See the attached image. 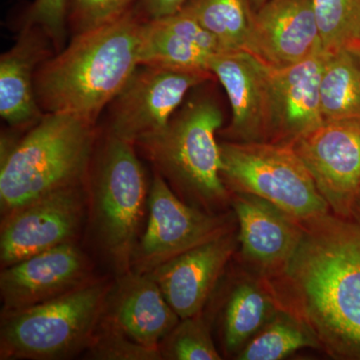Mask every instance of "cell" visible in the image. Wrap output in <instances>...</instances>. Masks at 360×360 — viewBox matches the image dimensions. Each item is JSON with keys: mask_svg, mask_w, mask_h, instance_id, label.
Instances as JSON below:
<instances>
[{"mask_svg": "<svg viewBox=\"0 0 360 360\" xmlns=\"http://www.w3.org/2000/svg\"><path fill=\"white\" fill-rule=\"evenodd\" d=\"M243 51L276 70L321 51L312 0H267L253 14Z\"/></svg>", "mask_w": 360, "mask_h": 360, "instance_id": "cell-13", "label": "cell"}, {"mask_svg": "<svg viewBox=\"0 0 360 360\" xmlns=\"http://www.w3.org/2000/svg\"><path fill=\"white\" fill-rule=\"evenodd\" d=\"M103 319L144 347L158 348L180 319L149 274L118 276L106 295Z\"/></svg>", "mask_w": 360, "mask_h": 360, "instance_id": "cell-17", "label": "cell"}, {"mask_svg": "<svg viewBox=\"0 0 360 360\" xmlns=\"http://www.w3.org/2000/svg\"><path fill=\"white\" fill-rule=\"evenodd\" d=\"M89 359L101 360H160V348L144 347L101 317L89 348Z\"/></svg>", "mask_w": 360, "mask_h": 360, "instance_id": "cell-27", "label": "cell"}, {"mask_svg": "<svg viewBox=\"0 0 360 360\" xmlns=\"http://www.w3.org/2000/svg\"><path fill=\"white\" fill-rule=\"evenodd\" d=\"M148 219L132 258L131 269L148 274L168 260L233 231L229 214L189 205L160 174L148 193Z\"/></svg>", "mask_w": 360, "mask_h": 360, "instance_id": "cell-8", "label": "cell"}, {"mask_svg": "<svg viewBox=\"0 0 360 360\" xmlns=\"http://www.w3.org/2000/svg\"><path fill=\"white\" fill-rule=\"evenodd\" d=\"M219 144L220 174L229 191L269 201L302 224L331 212L292 146L271 142Z\"/></svg>", "mask_w": 360, "mask_h": 360, "instance_id": "cell-7", "label": "cell"}, {"mask_svg": "<svg viewBox=\"0 0 360 360\" xmlns=\"http://www.w3.org/2000/svg\"><path fill=\"white\" fill-rule=\"evenodd\" d=\"M279 309L281 307L264 278L241 279L224 307L222 330L226 352L238 354Z\"/></svg>", "mask_w": 360, "mask_h": 360, "instance_id": "cell-21", "label": "cell"}, {"mask_svg": "<svg viewBox=\"0 0 360 360\" xmlns=\"http://www.w3.org/2000/svg\"><path fill=\"white\" fill-rule=\"evenodd\" d=\"M111 284L89 283L26 309L2 311L0 359H68L87 349Z\"/></svg>", "mask_w": 360, "mask_h": 360, "instance_id": "cell-6", "label": "cell"}, {"mask_svg": "<svg viewBox=\"0 0 360 360\" xmlns=\"http://www.w3.org/2000/svg\"><path fill=\"white\" fill-rule=\"evenodd\" d=\"M291 146L331 212L349 219L360 193V120L324 122Z\"/></svg>", "mask_w": 360, "mask_h": 360, "instance_id": "cell-11", "label": "cell"}, {"mask_svg": "<svg viewBox=\"0 0 360 360\" xmlns=\"http://www.w3.org/2000/svg\"><path fill=\"white\" fill-rule=\"evenodd\" d=\"M212 75L210 71L139 65L110 104L108 134L135 146L165 129L189 90Z\"/></svg>", "mask_w": 360, "mask_h": 360, "instance_id": "cell-9", "label": "cell"}, {"mask_svg": "<svg viewBox=\"0 0 360 360\" xmlns=\"http://www.w3.org/2000/svg\"><path fill=\"white\" fill-rule=\"evenodd\" d=\"M322 51L360 46V0H312Z\"/></svg>", "mask_w": 360, "mask_h": 360, "instance_id": "cell-25", "label": "cell"}, {"mask_svg": "<svg viewBox=\"0 0 360 360\" xmlns=\"http://www.w3.org/2000/svg\"><path fill=\"white\" fill-rule=\"evenodd\" d=\"M144 20L134 8L115 22L73 35L66 49L37 71L35 94L41 110L96 123L141 65Z\"/></svg>", "mask_w": 360, "mask_h": 360, "instance_id": "cell-2", "label": "cell"}, {"mask_svg": "<svg viewBox=\"0 0 360 360\" xmlns=\"http://www.w3.org/2000/svg\"><path fill=\"white\" fill-rule=\"evenodd\" d=\"M160 352L162 359L219 360V350L210 335L207 324L200 314L180 319L163 340Z\"/></svg>", "mask_w": 360, "mask_h": 360, "instance_id": "cell-26", "label": "cell"}, {"mask_svg": "<svg viewBox=\"0 0 360 360\" xmlns=\"http://www.w3.org/2000/svg\"><path fill=\"white\" fill-rule=\"evenodd\" d=\"M51 40L37 26H25L15 44L0 58V115L13 129L32 127L41 120L35 75L51 58Z\"/></svg>", "mask_w": 360, "mask_h": 360, "instance_id": "cell-19", "label": "cell"}, {"mask_svg": "<svg viewBox=\"0 0 360 360\" xmlns=\"http://www.w3.org/2000/svg\"><path fill=\"white\" fill-rule=\"evenodd\" d=\"M238 243L231 231L148 272L180 319L200 314Z\"/></svg>", "mask_w": 360, "mask_h": 360, "instance_id": "cell-16", "label": "cell"}, {"mask_svg": "<svg viewBox=\"0 0 360 360\" xmlns=\"http://www.w3.org/2000/svg\"><path fill=\"white\" fill-rule=\"evenodd\" d=\"M134 146L108 134L90 167L92 232L118 276L131 270L148 200L146 174Z\"/></svg>", "mask_w": 360, "mask_h": 360, "instance_id": "cell-5", "label": "cell"}, {"mask_svg": "<svg viewBox=\"0 0 360 360\" xmlns=\"http://www.w3.org/2000/svg\"><path fill=\"white\" fill-rule=\"evenodd\" d=\"M90 265L73 243L56 246L2 269V311L47 302L91 281Z\"/></svg>", "mask_w": 360, "mask_h": 360, "instance_id": "cell-15", "label": "cell"}, {"mask_svg": "<svg viewBox=\"0 0 360 360\" xmlns=\"http://www.w3.org/2000/svg\"><path fill=\"white\" fill-rule=\"evenodd\" d=\"M96 137V123L75 115L45 113L2 155L0 206L4 217L49 194L84 184Z\"/></svg>", "mask_w": 360, "mask_h": 360, "instance_id": "cell-3", "label": "cell"}, {"mask_svg": "<svg viewBox=\"0 0 360 360\" xmlns=\"http://www.w3.org/2000/svg\"><path fill=\"white\" fill-rule=\"evenodd\" d=\"M210 71L226 92L232 110L231 141L272 142L274 110L270 68L250 52L220 51Z\"/></svg>", "mask_w": 360, "mask_h": 360, "instance_id": "cell-12", "label": "cell"}, {"mask_svg": "<svg viewBox=\"0 0 360 360\" xmlns=\"http://www.w3.org/2000/svg\"><path fill=\"white\" fill-rule=\"evenodd\" d=\"M231 202L238 220L243 260L262 278L278 276L300 245L304 231L302 222L251 194L233 193Z\"/></svg>", "mask_w": 360, "mask_h": 360, "instance_id": "cell-14", "label": "cell"}, {"mask_svg": "<svg viewBox=\"0 0 360 360\" xmlns=\"http://www.w3.org/2000/svg\"><path fill=\"white\" fill-rule=\"evenodd\" d=\"M191 0H139L136 11L146 20H158L179 13Z\"/></svg>", "mask_w": 360, "mask_h": 360, "instance_id": "cell-30", "label": "cell"}, {"mask_svg": "<svg viewBox=\"0 0 360 360\" xmlns=\"http://www.w3.org/2000/svg\"><path fill=\"white\" fill-rule=\"evenodd\" d=\"M139 0H68V23L73 35L91 32L134 11Z\"/></svg>", "mask_w": 360, "mask_h": 360, "instance_id": "cell-28", "label": "cell"}, {"mask_svg": "<svg viewBox=\"0 0 360 360\" xmlns=\"http://www.w3.org/2000/svg\"><path fill=\"white\" fill-rule=\"evenodd\" d=\"M319 96L324 122L360 120V61L354 49L323 51Z\"/></svg>", "mask_w": 360, "mask_h": 360, "instance_id": "cell-22", "label": "cell"}, {"mask_svg": "<svg viewBox=\"0 0 360 360\" xmlns=\"http://www.w3.org/2000/svg\"><path fill=\"white\" fill-rule=\"evenodd\" d=\"M354 51H355V52H356L357 56H359V61H360V46L359 47V49H354Z\"/></svg>", "mask_w": 360, "mask_h": 360, "instance_id": "cell-33", "label": "cell"}, {"mask_svg": "<svg viewBox=\"0 0 360 360\" xmlns=\"http://www.w3.org/2000/svg\"><path fill=\"white\" fill-rule=\"evenodd\" d=\"M251 0H191L184 11L219 41L221 51L243 49L255 11Z\"/></svg>", "mask_w": 360, "mask_h": 360, "instance_id": "cell-24", "label": "cell"}, {"mask_svg": "<svg viewBox=\"0 0 360 360\" xmlns=\"http://www.w3.org/2000/svg\"><path fill=\"white\" fill-rule=\"evenodd\" d=\"M222 122L219 106L201 97L187 103L165 129L135 143L182 200L208 212L231 200L220 174L217 132Z\"/></svg>", "mask_w": 360, "mask_h": 360, "instance_id": "cell-4", "label": "cell"}, {"mask_svg": "<svg viewBox=\"0 0 360 360\" xmlns=\"http://www.w3.org/2000/svg\"><path fill=\"white\" fill-rule=\"evenodd\" d=\"M220 51L215 37L184 9L142 25L141 65L210 71V60Z\"/></svg>", "mask_w": 360, "mask_h": 360, "instance_id": "cell-20", "label": "cell"}, {"mask_svg": "<svg viewBox=\"0 0 360 360\" xmlns=\"http://www.w3.org/2000/svg\"><path fill=\"white\" fill-rule=\"evenodd\" d=\"M267 0H251V2H252L253 6L257 7V8H258V7L259 6H262V4H265V2Z\"/></svg>", "mask_w": 360, "mask_h": 360, "instance_id": "cell-32", "label": "cell"}, {"mask_svg": "<svg viewBox=\"0 0 360 360\" xmlns=\"http://www.w3.org/2000/svg\"><path fill=\"white\" fill-rule=\"evenodd\" d=\"M322 63L323 51L288 68L269 66L274 110L271 143L292 146L324 122L319 96Z\"/></svg>", "mask_w": 360, "mask_h": 360, "instance_id": "cell-18", "label": "cell"}, {"mask_svg": "<svg viewBox=\"0 0 360 360\" xmlns=\"http://www.w3.org/2000/svg\"><path fill=\"white\" fill-rule=\"evenodd\" d=\"M349 219H354L360 224V193L357 196L356 200L354 201V206H352Z\"/></svg>", "mask_w": 360, "mask_h": 360, "instance_id": "cell-31", "label": "cell"}, {"mask_svg": "<svg viewBox=\"0 0 360 360\" xmlns=\"http://www.w3.org/2000/svg\"><path fill=\"white\" fill-rule=\"evenodd\" d=\"M68 25V0H34L28 8L25 26H37L63 51Z\"/></svg>", "mask_w": 360, "mask_h": 360, "instance_id": "cell-29", "label": "cell"}, {"mask_svg": "<svg viewBox=\"0 0 360 360\" xmlns=\"http://www.w3.org/2000/svg\"><path fill=\"white\" fill-rule=\"evenodd\" d=\"M85 184L56 191L2 217V269L73 243L89 203Z\"/></svg>", "mask_w": 360, "mask_h": 360, "instance_id": "cell-10", "label": "cell"}, {"mask_svg": "<svg viewBox=\"0 0 360 360\" xmlns=\"http://www.w3.org/2000/svg\"><path fill=\"white\" fill-rule=\"evenodd\" d=\"M307 347L321 348L309 326L281 309L236 355L239 360H281Z\"/></svg>", "mask_w": 360, "mask_h": 360, "instance_id": "cell-23", "label": "cell"}, {"mask_svg": "<svg viewBox=\"0 0 360 360\" xmlns=\"http://www.w3.org/2000/svg\"><path fill=\"white\" fill-rule=\"evenodd\" d=\"M303 226L290 264L266 281L328 355L360 360V224L330 212Z\"/></svg>", "mask_w": 360, "mask_h": 360, "instance_id": "cell-1", "label": "cell"}]
</instances>
